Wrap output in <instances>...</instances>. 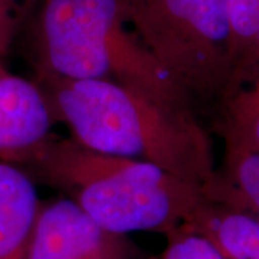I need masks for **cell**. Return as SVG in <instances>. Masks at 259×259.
<instances>
[{"mask_svg":"<svg viewBox=\"0 0 259 259\" xmlns=\"http://www.w3.org/2000/svg\"><path fill=\"white\" fill-rule=\"evenodd\" d=\"M19 167L64 190L107 231L168 235L206 200L203 186L153 163L94 151L74 139L48 137Z\"/></svg>","mask_w":259,"mask_h":259,"instance_id":"2","label":"cell"},{"mask_svg":"<svg viewBox=\"0 0 259 259\" xmlns=\"http://www.w3.org/2000/svg\"><path fill=\"white\" fill-rule=\"evenodd\" d=\"M37 85L54 121L85 147L153 163L203 187L214 176L212 141L194 110L110 79L40 75Z\"/></svg>","mask_w":259,"mask_h":259,"instance_id":"1","label":"cell"},{"mask_svg":"<svg viewBox=\"0 0 259 259\" xmlns=\"http://www.w3.org/2000/svg\"><path fill=\"white\" fill-rule=\"evenodd\" d=\"M52 124L37 82L0 68V160L19 166L51 136Z\"/></svg>","mask_w":259,"mask_h":259,"instance_id":"6","label":"cell"},{"mask_svg":"<svg viewBox=\"0 0 259 259\" xmlns=\"http://www.w3.org/2000/svg\"><path fill=\"white\" fill-rule=\"evenodd\" d=\"M158 259H225L202 235L185 226L166 235V248Z\"/></svg>","mask_w":259,"mask_h":259,"instance_id":"12","label":"cell"},{"mask_svg":"<svg viewBox=\"0 0 259 259\" xmlns=\"http://www.w3.org/2000/svg\"><path fill=\"white\" fill-rule=\"evenodd\" d=\"M209 200L246 212L259 221V153L225 151L223 164L204 186Z\"/></svg>","mask_w":259,"mask_h":259,"instance_id":"9","label":"cell"},{"mask_svg":"<svg viewBox=\"0 0 259 259\" xmlns=\"http://www.w3.org/2000/svg\"><path fill=\"white\" fill-rule=\"evenodd\" d=\"M18 23L19 15L15 0H0V68L6 66Z\"/></svg>","mask_w":259,"mask_h":259,"instance_id":"13","label":"cell"},{"mask_svg":"<svg viewBox=\"0 0 259 259\" xmlns=\"http://www.w3.org/2000/svg\"><path fill=\"white\" fill-rule=\"evenodd\" d=\"M231 33L229 93L259 74V0H228Z\"/></svg>","mask_w":259,"mask_h":259,"instance_id":"11","label":"cell"},{"mask_svg":"<svg viewBox=\"0 0 259 259\" xmlns=\"http://www.w3.org/2000/svg\"><path fill=\"white\" fill-rule=\"evenodd\" d=\"M141 259H158V256H154V258H144V256H143Z\"/></svg>","mask_w":259,"mask_h":259,"instance_id":"14","label":"cell"},{"mask_svg":"<svg viewBox=\"0 0 259 259\" xmlns=\"http://www.w3.org/2000/svg\"><path fill=\"white\" fill-rule=\"evenodd\" d=\"M219 105L225 151L259 153V74L233 90Z\"/></svg>","mask_w":259,"mask_h":259,"instance_id":"10","label":"cell"},{"mask_svg":"<svg viewBox=\"0 0 259 259\" xmlns=\"http://www.w3.org/2000/svg\"><path fill=\"white\" fill-rule=\"evenodd\" d=\"M36 48L40 75L110 79L194 110L190 97L130 28L120 0H44Z\"/></svg>","mask_w":259,"mask_h":259,"instance_id":"3","label":"cell"},{"mask_svg":"<svg viewBox=\"0 0 259 259\" xmlns=\"http://www.w3.org/2000/svg\"><path fill=\"white\" fill-rule=\"evenodd\" d=\"M127 235L107 231L64 197L40 204L26 259H141Z\"/></svg>","mask_w":259,"mask_h":259,"instance_id":"5","label":"cell"},{"mask_svg":"<svg viewBox=\"0 0 259 259\" xmlns=\"http://www.w3.org/2000/svg\"><path fill=\"white\" fill-rule=\"evenodd\" d=\"M40 202L23 167L0 160V259H26Z\"/></svg>","mask_w":259,"mask_h":259,"instance_id":"7","label":"cell"},{"mask_svg":"<svg viewBox=\"0 0 259 259\" xmlns=\"http://www.w3.org/2000/svg\"><path fill=\"white\" fill-rule=\"evenodd\" d=\"M141 44L193 102L231 88L228 0H120Z\"/></svg>","mask_w":259,"mask_h":259,"instance_id":"4","label":"cell"},{"mask_svg":"<svg viewBox=\"0 0 259 259\" xmlns=\"http://www.w3.org/2000/svg\"><path fill=\"white\" fill-rule=\"evenodd\" d=\"M185 228L202 235L225 259H259V221L206 197Z\"/></svg>","mask_w":259,"mask_h":259,"instance_id":"8","label":"cell"}]
</instances>
